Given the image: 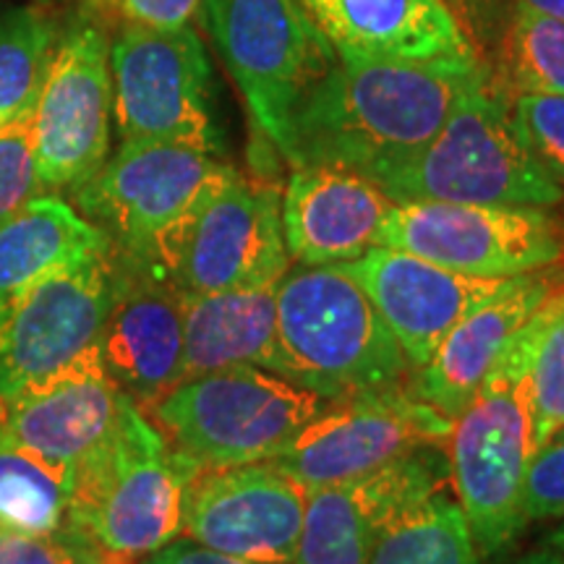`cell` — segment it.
<instances>
[{"instance_id":"836d02e7","label":"cell","mask_w":564,"mask_h":564,"mask_svg":"<svg viewBox=\"0 0 564 564\" xmlns=\"http://www.w3.org/2000/svg\"><path fill=\"white\" fill-rule=\"evenodd\" d=\"M100 17L123 21V24L150 26V30H178L188 26L202 11L204 0H87Z\"/></svg>"},{"instance_id":"f546056e","label":"cell","mask_w":564,"mask_h":564,"mask_svg":"<svg viewBox=\"0 0 564 564\" xmlns=\"http://www.w3.org/2000/svg\"><path fill=\"white\" fill-rule=\"evenodd\" d=\"M510 118L531 158L564 192V95L512 97Z\"/></svg>"},{"instance_id":"603a6c76","label":"cell","mask_w":564,"mask_h":564,"mask_svg":"<svg viewBox=\"0 0 564 564\" xmlns=\"http://www.w3.org/2000/svg\"><path fill=\"white\" fill-rule=\"evenodd\" d=\"M274 319L278 282L207 295H183L181 382L230 366H259L272 371Z\"/></svg>"},{"instance_id":"e0dca14e","label":"cell","mask_w":564,"mask_h":564,"mask_svg":"<svg viewBox=\"0 0 564 564\" xmlns=\"http://www.w3.org/2000/svg\"><path fill=\"white\" fill-rule=\"evenodd\" d=\"M100 356L112 382L144 413L181 382L183 293L158 267L112 251V301Z\"/></svg>"},{"instance_id":"ac0fdd59","label":"cell","mask_w":564,"mask_h":564,"mask_svg":"<svg viewBox=\"0 0 564 564\" xmlns=\"http://www.w3.org/2000/svg\"><path fill=\"white\" fill-rule=\"evenodd\" d=\"M340 267L369 295L413 371L432 361L444 337L512 280L470 278L392 246H373Z\"/></svg>"},{"instance_id":"ffe728a7","label":"cell","mask_w":564,"mask_h":564,"mask_svg":"<svg viewBox=\"0 0 564 564\" xmlns=\"http://www.w3.org/2000/svg\"><path fill=\"white\" fill-rule=\"evenodd\" d=\"M562 288L564 264L512 278L444 337L432 361L413 373V392L455 419L507 345Z\"/></svg>"},{"instance_id":"ab89813d","label":"cell","mask_w":564,"mask_h":564,"mask_svg":"<svg viewBox=\"0 0 564 564\" xmlns=\"http://www.w3.org/2000/svg\"><path fill=\"white\" fill-rule=\"evenodd\" d=\"M34 3H40V0H34ZM42 3H45V0H42Z\"/></svg>"},{"instance_id":"83f0119b","label":"cell","mask_w":564,"mask_h":564,"mask_svg":"<svg viewBox=\"0 0 564 564\" xmlns=\"http://www.w3.org/2000/svg\"><path fill=\"white\" fill-rule=\"evenodd\" d=\"M491 63V79L510 100L564 95V21L514 3Z\"/></svg>"},{"instance_id":"cb8c5ba5","label":"cell","mask_w":564,"mask_h":564,"mask_svg":"<svg viewBox=\"0 0 564 564\" xmlns=\"http://www.w3.org/2000/svg\"><path fill=\"white\" fill-rule=\"evenodd\" d=\"M108 246V236L74 204L51 194L34 196L0 223V319L55 267Z\"/></svg>"},{"instance_id":"7a4b0ae2","label":"cell","mask_w":564,"mask_h":564,"mask_svg":"<svg viewBox=\"0 0 564 564\" xmlns=\"http://www.w3.org/2000/svg\"><path fill=\"white\" fill-rule=\"evenodd\" d=\"M562 293L564 288L507 345L474 398L453 419V432L444 444L449 486L481 556L510 549L528 525L523 481L535 453L531 369Z\"/></svg>"},{"instance_id":"5bb4252c","label":"cell","mask_w":564,"mask_h":564,"mask_svg":"<svg viewBox=\"0 0 564 564\" xmlns=\"http://www.w3.org/2000/svg\"><path fill=\"white\" fill-rule=\"evenodd\" d=\"M280 199L278 186L236 171L196 215L167 278L183 295L280 282L291 270Z\"/></svg>"},{"instance_id":"3957f363","label":"cell","mask_w":564,"mask_h":564,"mask_svg":"<svg viewBox=\"0 0 564 564\" xmlns=\"http://www.w3.org/2000/svg\"><path fill=\"white\" fill-rule=\"evenodd\" d=\"M199 465L123 392L116 426L74 468L66 528L100 564H141L183 531V497Z\"/></svg>"},{"instance_id":"d590c367","label":"cell","mask_w":564,"mask_h":564,"mask_svg":"<svg viewBox=\"0 0 564 564\" xmlns=\"http://www.w3.org/2000/svg\"><path fill=\"white\" fill-rule=\"evenodd\" d=\"M150 564H259L241 560V556H232L225 552H217V549H209L204 544H196V541L186 539V535H178V539L171 541L167 546H162L160 552H154Z\"/></svg>"},{"instance_id":"f35d334b","label":"cell","mask_w":564,"mask_h":564,"mask_svg":"<svg viewBox=\"0 0 564 564\" xmlns=\"http://www.w3.org/2000/svg\"><path fill=\"white\" fill-rule=\"evenodd\" d=\"M549 546H552L556 554L564 556V518H562V523L554 528L552 535H549Z\"/></svg>"},{"instance_id":"9c48e42d","label":"cell","mask_w":564,"mask_h":564,"mask_svg":"<svg viewBox=\"0 0 564 564\" xmlns=\"http://www.w3.org/2000/svg\"><path fill=\"white\" fill-rule=\"evenodd\" d=\"M110 74L121 141H171L220 158L212 63L192 26L126 24L110 45Z\"/></svg>"},{"instance_id":"44dd1931","label":"cell","mask_w":564,"mask_h":564,"mask_svg":"<svg viewBox=\"0 0 564 564\" xmlns=\"http://www.w3.org/2000/svg\"><path fill=\"white\" fill-rule=\"evenodd\" d=\"M121 403L97 350L42 390L0 400V423L21 447L74 470L116 426Z\"/></svg>"},{"instance_id":"4dcf8cb0","label":"cell","mask_w":564,"mask_h":564,"mask_svg":"<svg viewBox=\"0 0 564 564\" xmlns=\"http://www.w3.org/2000/svg\"><path fill=\"white\" fill-rule=\"evenodd\" d=\"M45 194L34 165L32 118L0 131V223L24 207L34 196Z\"/></svg>"},{"instance_id":"f1b7e54d","label":"cell","mask_w":564,"mask_h":564,"mask_svg":"<svg viewBox=\"0 0 564 564\" xmlns=\"http://www.w3.org/2000/svg\"><path fill=\"white\" fill-rule=\"evenodd\" d=\"M535 449L564 432V293L544 327L531 369Z\"/></svg>"},{"instance_id":"2e32d148","label":"cell","mask_w":564,"mask_h":564,"mask_svg":"<svg viewBox=\"0 0 564 564\" xmlns=\"http://www.w3.org/2000/svg\"><path fill=\"white\" fill-rule=\"evenodd\" d=\"M449 484L442 444L413 449L352 481L306 491V510L291 564H369L392 514Z\"/></svg>"},{"instance_id":"6da1fadb","label":"cell","mask_w":564,"mask_h":564,"mask_svg":"<svg viewBox=\"0 0 564 564\" xmlns=\"http://www.w3.org/2000/svg\"><path fill=\"white\" fill-rule=\"evenodd\" d=\"M489 74L481 58L394 61L337 55L293 123L291 167L335 165L369 178L421 150L470 84Z\"/></svg>"},{"instance_id":"7c38bea8","label":"cell","mask_w":564,"mask_h":564,"mask_svg":"<svg viewBox=\"0 0 564 564\" xmlns=\"http://www.w3.org/2000/svg\"><path fill=\"white\" fill-rule=\"evenodd\" d=\"M453 419L411 384L329 403L272 460L303 489L369 476L413 449L447 444Z\"/></svg>"},{"instance_id":"484cf974","label":"cell","mask_w":564,"mask_h":564,"mask_svg":"<svg viewBox=\"0 0 564 564\" xmlns=\"http://www.w3.org/2000/svg\"><path fill=\"white\" fill-rule=\"evenodd\" d=\"M74 470L47 463L0 423V531L55 533L66 528Z\"/></svg>"},{"instance_id":"ba28073f","label":"cell","mask_w":564,"mask_h":564,"mask_svg":"<svg viewBox=\"0 0 564 564\" xmlns=\"http://www.w3.org/2000/svg\"><path fill=\"white\" fill-rule=\"evenodd\" d=\"M204 17L251 123L291 158L293 123L337 51L299 0H204Z\"/></svg>"},{"instance_id":"8d00e7d4","label":"cell","mask_w":564,"mask_h":564,"mask_svg":"<svg viewBox=\"0 0 564 564\" xmlns=\"http://www.w3.org/2000/svg\"><path fill=\"white\" fill-rule=\"evenodd\" d=\"M514 3H523L528 9L564 21V0H514Z\"/></svg>"},{"instance_id":"277c9868","label":"cell","mask_w":564,"mask_h":564,"mask_svg":"<svg viewBox=\"0 0 564 564\" xmlns=\"http://www.w3.org/2000/svg\"><path fill=\"white\" fill-rule=\"evenodd\" d=\"M272 371L333 403L411 384L415 373L340 264L295 267L278 282Z\"/></svg>"},{"instance_id":"d4e9b609","label":"cell","mask_w":564,"mask_h":564,"mask_svg":"<svg viewBox=\"0 0 564 564\" xmlns=\"http://www.w3.org/2000/svg\"><path fill=\"white\" fill-rule=\"evenodd\" d=\"M369 564H481L457 499L436 491L387 520Z\"/></svg>"},{"instance_id":"d6986e66","label":"cell","mask_w":564,"mask_h":564,"mask_svg":"<svg viewBox=\"0 0 564 564\" xmlns=\"http://www.w3.org/2000/svg\"><path fill=\"white\" fill-rule=\"evenodd\" d=\"M392 207L377 183L348 167H293L280 199L288 257L299 267L352 262L382 246Z\"/></svg>"},{"instance_id":"b9f144b4","label":"cell","mask_w":564,"mask_h":564,"mask_svg":"<svg viewBox=\"0 0 564 564\" xmlns=\"http://www.w3.org/2000/svg\"><path fill=\"white\" fill-rule=\"evenodd\" d=\"M562 434H564V432H562ZM556 436H560V434H556Z\"/></svg>"},{"instance_id":"4316f807","label":"cell","mask_w":564,"mask_h":564,"mask_svg":"<svg viewBox=\"0 0 564 564\" xmlns=\"http://www.w3.org/2000/svg\"><path fill=\"white\" fill-rule=\"evenodd\" d=\"M58 32V19L42 3L0 11V131L32 118Z\"/></svg>"},{"instance_id":"9a60e30c","label":"cell","mask_w":564,"mask_h":564,"mask_svg":"<svg viewBox=\"0 0 564 564\" xmlns=\"http://www.w3.org/2000/svg\"><path fill=\"white\" fill-rule=\"evenodd\" d=\"M306 489L270 463L202 468L186 486L181 535L259 564H291Z\"/></svg>"},{"instance_id":"30bf717a","label":"cell","mask_w":564,"mask_h":564,"mask_svg":"<svg viewBox=\"0 0 564 564\" xmlns=\"http://www.w3.org/2000/svg\"><path fill=\"white\" fill-rule=\"evenodd\" d=\"M112 249L55 267L0 319V400L37 392L100 350Z\"/></svg>"},{"instance_id":"5b68a950","label":"cell","mask_w":564,"mask_h":564,"mask_svg":"<svg viewBox=\"0 0 564 564\" xmlns=\"http://www.w3.org/2000/svg\"><path fill=\"white\" fill-rule=\"evenodd\" d=\"M369 178L392 202L560 207L564 192L512 129L510 97L489 74L457 97L447 121L421 150Z\"/></svg>"},{"instance_id":"e575fe53","label":"cell","mask_w":564,"mask_h":564,"mask_svg":"<svg viewBox=\"0 0 564 564\" xmlns=\"http://www.w3.org/2000/svg\"><path fill=\"white\" fill-rule=\"evenodd\" d=\"M468 34L478 55L489 63L505 37L514 0H444Z\"/></svg>"},{"instance_id":"8fae6325","label":"cell","mask_w":564,"mask_h":564,"mask_svg":"<svg viewBox=\"0 0 564 564\" xmlns=\"http://www.w3.org/2000/svg\"><path fill=\"white\" fill-rule=\"evenodd\" d=\"M382 246L470 278H518L564 264V220L549 207L394 202Z\"/></svg>"},{"instance_id":"7402d4cb","label":"cell","mask_w":564,"mask_h":564,"mask_svg":"<svg viewBox=\"0 0 564 564\" xmlns=\"http://www.w3.org/2000/svg\"><path fill=\"white\" fill-rule=\"evenodd\" d=\"M337 55L481 58L444 0H299ZM484 61V58H481Z\"/></svg>"},{"instance_id":"d6a6232c","label":"cell","mask_w":564,"mask_h":564,"mask_svg":"<svg viewBox=\"0 0 564 564\" xmlns=\"http://www.w3.org/2000/svg\"><path fill=\"white\" fill-rule=\"evenodd\" d=\"M0 564H100L70 528L55 533L0 531Z\"/></svg>"},{"instance_id":"8992f818","label":"cell","mask_w":564,"mask_h":564,"mask_svg":"<svg viewBox=\"0 0 564 564\" xmlns=\"http://www.w3.org/2000/svg\"><path fill=\"white\" fill-rule=\"evenodd\" d=\"M232 175L236 167L194 147L121 141L70 199L112 251L167 274L196 215Z\"/></svg>"},{"instance_id":"4fadbf2b","label":"cell","mask_w":564,"mask_h":564,"mask_svg":"<svg viewBox=\"0 0 564 564\" xmlns=\"http://www.w3.org/2000/svg\"><path fill=\"white\" fill-rule=\"evenodd\" d=\"M110 40L76 17L58 32L51 68L32 112L34 165L42 192H76L110 154Z\"/></svg>"},{"instance_id":"60d3db41","label":"cell","mask_w":564,"mask_h":564,"mask_svg":"<svg viewBox=\"0 0 564 564\" xmlns=\"http://www.w3.org/2000/svg\"><path fill=\"white\" fill-rule=\"evenodd\" d=\"M141 564H150V562H141Z\"/></svg>"},{"instance_id":"52a82bcc","label":"cell","mask_w":564,"mask_h":564,"mask_svg":"<svg viewBox=\"0 0 564 564\" xmlns=\"http://www.w3.org/2000/svg\"><path fill=\"white\" fill-rule=\"evenodd\" d=\"M333 400L259 366L175 384L147 415L199 468L267 463Z\"/></svg>"},{"instance_id":"1f68e13d","label":"cell","mask_w":564,"mask_h":564,"mask_svg":"<svg viewBox=\"0 0 564 564\" xmlns=\"http://www.w3.org/2000/svg\"><path fill=\"white\" fill-rule=\"evenodd\" d=\"M523 514L528 523L564 518V434L535 449L528 463Z\"/></svg>"},{"instance_id":"74e56055","label":"cell","mask_w":564,"mask_h":564,"mask_svg":"<svg viewBox=\"0 0 564 564\" xmlns=\"http://www.w3.org/2000/svg\"><path fill=\"white\" fill-rule=\"evenodd\" d=\"M514 564H564V556L556 554L554 549H544V552L528 554V556H523V560L514 562Z\"/></svg>"}]
</instances>
